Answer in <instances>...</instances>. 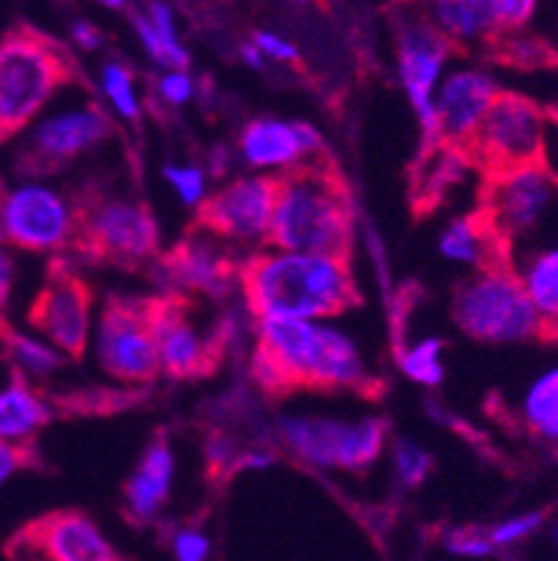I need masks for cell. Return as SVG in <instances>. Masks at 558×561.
<instances>
[{"label":"cell","mask_w":558,"mask_h":561,"mask_svg":"<svg viewBox=\"0 0 558 561\" xmlns=\"http://www.w3.org/2000/svg\"><path fill=\"white\" fill-rule=\"evenodd\" d=\"M240 290L258 319L332 321L357 302L346 257L271 247L240 265Z\"/></svg>","instance_id":"6da1fadb"},{"label":"cell","mask_w":558,"mask_h":561,"mask_svg":"<svg viewBox=\"0 0 558 561\" xmlns=\"http://www.w3.org/2000/svg\"><path fill=\"white\" fill-rule=\"evenodd\" d=\"M254 377L265 389L366 391L372 386L357 341L332 321L258 319Z\"/></svg>","instance_id":"7a4b0ae2"},{"label":"cell","mask_w":558,"mask_h":561,"mask_svg":"<svg viewBox=\"0 0 558 561\" xmlns=\"http://www.w3.org/2000/svg\"><path fill=\"white\" fill-rule=\"evenodd\" d=\"M355 232V216L338 173L307 165L276 180L274 218L269 247L283 252L346 257Z\"/></svg>","instance_id":"3957f363"},{"label":"cell","mask_w":558,"mask_h":561,"mask_svg":"<svg viewBox=\"0 0 558 561\" xmlns=\"http://www.w3.org/2000/svg\"><path fill=\"white\" fill-rule=\"evenodd\" d=\"M480 218L503 247L505 263L525 257L558 232V176L545 165L491 173Z\"/></svg>","instance_id":"277c9868"},{"label":"cell","mask_w":558,"mask_h":561,"mask_svg":"<svg viewBox=\"0 0 558 561\" xmlns=\"http://www.w3.org/2000/svg\"><path fill=\"white\" fill-rule=\"evenodd\" d=\"M70 81V62L54 39L31 28L0 37V137L23 135L54 106Z\"/></svg>","instance_id":"5b68a950"},{"label":"cell","mask_w":558,"mask_h":561,"mask_svg":"<svg viewBox=\"0 0 558 561\" xmlns=\"http://www.w3.org/2000/svg\"><path fill=\"white\" fill-rule=\"evenodd\" d=\"M453 321L460 333L483 344H522L542 333V321L509 263L475 272L453 297Z\"/></svg>","instance_id":"8992f818"},{"label":"cell","mask_w":558,"mask_h":561,"mask_svg":"<svg viewBox=\"0 0 558 561\" xmlns=\"http://www.w3.org/2000/svg\"><path fill=\"white\" fill-rule=\"evenodd\" d=\"M283 445L301 463L330 472H363L386 450L388 427L380 416L285 413L276 422Z\"/></svg>","instance_id":"52a82bcc"},{"label":"cell","mask_w":558,"mask_h":561,"mask_svg":"<svg viewBox=\"0 0 558 561\" xmlns=\"http://www.w3.org/2000/svg\"><path fill=\"white\" fill-rule=\"evenodd\" d=\"M79 227V207L50 182L25 176L0 193L3 243L14 252L59 254L76 241Z\"/></svg>","instance_id":"ba28073f"},{"label":"cell","mask_w":558,"mask_h":561,"mask_svg":"<svg viewBox=\"0 0 558 561\" xmlns=\"http://www.w3.org/2000/svg\"><path fill=\"white\" fill-rule=\"evenodd\" d=\"M547 131H550L547 112L536 101L500 90L480 129L475 131L469 151L491 173L534 165L545 162Z\"/></svg>","instance_id":"9c48e42d"},{"label":"cell","mask_w":558,"mask_h":561,"mask_svg":"<svg viewBox=\"0 0 558 561\" xmlns=\"http://www.w3.org/2000/svg\"><path fill=\"white\" fill-rule=\"evenodd\" d=\"M90 344L99 366L112 380L137 386L160 371L151 305L110 302L95 321Z\"/></svg>","instance_id":"30bf717a"},{"label":"cell","mask_w":558,"mask_h":561,"mask_svg":"<svg viewBox=\"0 0 558 561\" xmlns=\"http://www.w3.org/2000/svg\"><path fill=\"white\" fill-rule=\"evenodd\" d=\"M276 180L263 173H243L224 182L218 191L209 193L198 210L202 227L213 232L218 241L232 247L260 249L269 247L271 218H274Z\"/></svg>","instance_id":"8fae6325"},{"label":"cell","mask_w":558,"mask_h":561,"mask_svg":"<svg viewBox=\"0 0 558 561\" xmlns=\"http://www.w3.org/2000/svg\"><path fill=\"white\" fill-rule=\"evenodd\" d=\"M79 234L101 257L126 265L146 263L160 247V227L151 210L126 193H110L87 204Z\"/></svg>","instance_id":"7c38bea8"},{"label":"cell","mask_w":558,"mask_h":561,"mask_svg":"<svg viewBox=\"0 0 558 561\" xmlns=\"http://www.w3.org/2000/svg\"><path fill=\"white\" fill-rule=\"evenodd\" d=\"M23 135L25 157L37 168H56L99 149L112 135V121L104 106L81 99L50 106Z\"/></svg>","instance_id":"4fadbf2b"},{"label":"cell","mask_w":558,"mask_h":561,"mask_svg":"<svg viewBox=\"0 0 558 561\" xmlns=\"http://www.w3.org/2000/svg\"><path fill=\"white\" fill-rule=\"evenodd\" d=\"M449 56H453V45L428 20H413L399 28L397 76L428 142H439L433 99H436L444 73L449 70Z\"/></svg>","instance_id":"5bb4252c"},{"label":"cell","mask_w":558,"mask_h":561,"mask_svg":"<svg viewBox=\"0 0 558 561\" xmlns=\"http://www.w3.org/2000/svg\"><path fill=\"white\" fill-rule=\"evenodd\" d=\"M238 157L263 176H285L299 168L327 162V146L319 129L288 117H254L238 137Z\"/></svg>","instance_id":"9a60e30c"},{"label":"cell","mask_w":558,"mask_h":561,"mask_svg":"<svg viewBox=\"0 0 558 561\" xmlns=\"http://www.w3.org/2000/svg\"><path fill=\"white\" fill-rule=\"evenodd\" d=\"M31 330L65 358L84 355L95 330L90 288L73 274L56 272L31 305Z\"/></svg>","instance_id":"2e32d148"},{"label":"cell","mask_w":558,"mask_h":561,"mask_svg":"<svg viewBox=\"0 0 558 561\" xmlns=\"http://www.w3.org/2000/svg\"><path fill=\"white\" fill-rule=\"evenodd\" d=\"M500 95L498 79L483 65H453L433 99L439 142L467 151L486 112Z\"/></svg>","instance_id":"e0dca14e"},{"label":"cell","mask_w":558,"mask_h":561,"mask_svg":"<svg viewBox=\"0 0 558 561\" xmlns=\"http://www.w3.org/2000/svg\"><path fill=\"white\" fill-rule=\"evenodd\" d=\"M168 277L184 290H198L204 297H227L235 285H240V268H235L227 252V243L218 241L213 232L193 234L166 263Z\"/></svg>","instance_id":"ac0fdd59"},{"label":"cell","mask_w":558,"mask_h":561,"mask_svg":"<svg viewBox=\"0 0 558 561\" xmlns=\"http://www.w3.org/2000/svg\"><path fill=\"white\" fill-rule=\"evenodd\" d=\"M151 324L160 371L173 377H193L207 369L213 360V341L179 305H151Z\"/></svg>","instance_id":"d6986e66"},{"label":"cell","mask_w":558,"mask_h":561,"mask_svg":"<svg viewBox=\"0 0 558 561\" xmlns=\"http://www.w3.org/2000/svg\"><path fill=\"white\" fill-rule=\"evenodd\" d=\"M29 542L45 561H117L104 530L79 512H59L31 528Z\"/></svg>","instance_id":"ffe728a7"},{"label":"cell","mask_w":558,"mask_h":561,"mask_svg":"<svg viewBox=\"0 0 558 561\" xmlns=\"http://www.w3.org/2000/svg\"><path fill=\"white\" fill-rule=\"evenodd\" d=\"M173 481H176V453H173L171 442L157 438L143 453L140 463L123 489L129 517L137 523H151L160 517L166 503L171 500Z\"/></svg>","instance_id":"44dd1931"},{"label":"cell","mask_w":558,"mask_h":561,"mask_svg":"<svg viewBox=\"0 0 558 561\" xmlns=\"http://www.w3.org/2000/svg\"><path fill=\"white\" fill-rule=\"evenodd\" d=\"M54 411L43 391L20 377L0 380V442L9 447H25L45 431Z\"/></svg>","instance_id":"7402d4cb"},{"label":"cell","mask_w":558,"mask_h":561,"mask_svg":"<svg viewBox=\"0 0 558 561\" xmlns=\"http://www.w3.org/2000/svg\"><path fill=\"white\" fill-rule=\"evenodd\" d=\"M132 28L137 34V43L146 50L157 68L162 70H187L191 68V50L184 45L179 32L176 12L168 3H146L132 14Z\"/></svg>","instance_id":"603a6c76"},{"label":"cell","mask_w":558,"mask_h":561,"mask_svg":"<svg viewBox=\"0 0 558 561\" xmlns=\"http://www.w3.org/2000/svg\"><path fill=\"white\" fill-rule=\"evenodd\" d=\"M428 23L449 45H483L500 37L491 0H436L430 3Z\"/></svg>","instance_id":"cb8c5ba5"},{"label":"cell","mask_w":558,"mask_h":561,"mask_svg":"<svg viewBox=\"0 0 558 561\" xmlns=\"http://www.w3.org/2000/svg\"><path fill=\"white\" fill-rule=\"evenodd\" d=\"M439 254L447 263L464 265L472 272H483L491 265L505 263L503 247L480 216H464L449 221L439 234Z\"/></svg>","instance_id":"d4e9b609"},{"label":"cell","mask_w":558,"mask_h":561,"mask_svg":"<svg viewBox=\"0 0 558 561\" xmlns=\"http://www.w3.org/2000/svg\"><path fill=\"white\" fill-rule=\"evenodd\" d=\"M511 268L539 316L542 333L558 339V243L534 249L525 257L514 260Z\"/></svg>","instance_id":"484cf974"},{"label":"cell","mask_w":558,"mask_h":561,"mask_svg":"<svg viewBox=\"0 0 558 561\" xmlns=\"http://www.w3.org/2000/svg\"><path fill=\"white\" fill-rule=\"evenodd\" d=\"M0 341H3V358H7L9 369L31 386L50 380L68 360L34 330H7V333H0Z\"/></svg>","instance_id":"4316f807"},{"label":"cell","mask_w":558,"mask_h":561,"mask_svg":"<svg viewBox=\"0 0 558 561\" xmlns=\"http://www.w3.org/2000/svg\"><path fill=\"white\" fill-rule=\"evenodd\" d=\"M520 420L531 436L558 447V364L539 371L522 391Z\"/></svg>","instance_id":"83f0119b"},{"label":"cell","mask_w":558,"mask_h":561,"mask_svg":"<svg viewBox=\"0 0 558 561\" xmlns=\"http://www.w3.org/2000/svg\"><path fill=\"white\" fill-rule=\"evenodd\" d=\"M99 93L104 104L123 121L135 124L143 115L140 81H137L135 70L121 59H110L99 68Z\"/></svg>","instance_id":"f1b7e54d"},{"label":"cell","mask_w":558,"mask_h":561,"mask_svg":"<svg viewBox=\"0 0 558 561\" xmlns=\"http://www.w3.org/2000/svg\"><path fill=\"white\" fill-rule=\"evenodd\" d=\"M399 371L422 389H436L444 380V341L422 335L399 352Z\"/></svg>","instance_id":"f546056e"},{"label":"cell","mask_w":558,"mask_h":561,"mask_svg":"<svg viewBox=\"0 0 558 561\" xmlns=\"http://www.w3.org/2000/svg\"><path fill=\"white\" fill-rule=\"evenodd\" d=\"M162 180L171 185L176 202L187 210H202L204 202L209 198L207 171L196 162H168L162 168Z\"/></svg>","instance_id":"4dcf8cb0"},{"label":"cell","mask_w":558,"mask_h":561,"mask_svg":"<svg viewBox=\"0 0 558 561\" xmlns=\"http://www.w3.org/2000/svg\"><path fill=\"white\" fill-rule=\"evenodd\" d=\"M547 517L545 512H522L511 514V517L500 519V523L489 525L486 530V539L494 550H511L525 545L528 539H534L542 528H545Z\"/></svg>","instance_id":"1f68e13d"},{"label":"cell","mask_w":558,"mask_h":561,"mask_svg":"<svg viewBox=\"0 0 558 561\" xmlns=\"http://www.w3.org/2000/svg\"><path fill=\"white\" fill-rule=\"evenodd\" d=\"M394 458V476L402 486L417 489L428 481L430 469H433V458L424 447H419L417 442H408V438H399L391 450Z\"/></svg>","instance_id":"d6a6232c"},{"label":"cell","mask_w":558,"mask_h":561,"mask_svg":"<svg viewBox=\"0 0 558 561\" xmlns=\"http://www.w3.org/2000/svg\"><path fill=\"white\" fill-rule=\"evenodd\" d=\"M494 43L500 45V50L505 54V59H509L511 65H520V68H539V65H553L550 59L556 56L545 43H542L539 37H534V34H522V32L503 34V37H498Z\"/></svg>","instance_id":"836d02e7"},{"label":"cell","mask_w":558,"mask_h":561,"mask_svg":"<svg viewBox=\"0 0 558 561\" xmlns=\"http://www.w3.org/2000/svg\"><path fill=\"white\" fill-rule=\"evenodd\" d=\"M444 550L455 559H489L494 553V548L489 545L486 539V530L483 528H458V530H449L447 537H444Z\"/></svg>","instance_id":"e575fe53"},{"label":"cell","mask_w":558,"mask_h":561,"mask_svg":"<svg viewBox=\"0 0 558 561\" xmlns=\"http://www.w3.org/2000/svg\"><path fill=\"white\" fill-rule=\"evenodd\" d=\"M196 79L191 70H162L157 79V99L166 106H184L196 99Z\"/></svg>","instance_id":"d590c367"},{"label":"cell","mask_w":558,"mask_h":561,"mask_svg":"<svg viewBox=\"0 0 558 561\" xmlns=\"http://www.w3.org/2000/svg\"><path fill=\"white\" fill-rule=\"evenodd\" d=\"M534 0H491V14H494V23H498L500 37L503 34L525 32V25L534 20L536 14Z\"/></svg>","instance_id":"8d00e7d4"},{"label":"cell","mask_w":558,"mask_h":561,"mask_svg":"<svg viewBox=\"0 0 558 561\" xmlns=\"http://www.w3.org/2000/svg\"><path fill=\"white\" fill-rule=\"evenodd\" d=\"M252 45L260 50L265 62L276 65H296L299 62V48L294 45V39H288L285 34L271 32V28H258L252 32Z\"/></svg>","instance_id":"74e56055"},{"label":"cell","mask_w":558,"mask_h":561,"mask_svg":"<svg viewBox=\"0 0 558 561\" xmlns=\"http://www.w3.org/2000/svg\"><path fill=\"white\" fill-rule=\"evenodd\" d=\"M213 553V542L196 525H184L171 537L173 561H207Z\"/></svg>","instance_id":"f35d334b"},{"label":"cell","mask_w":558,"mask_h":561,"mask_svg":"<svg viewBox=\"0 0 558 561\" xmlns=\"http://www.w3.org/2000/svg\"><path fill=\"white\" fill-rule=\"evenodd\" d=\"M18 252L0 243V324L7 321L9 310H12L14 302V290H18Z\"/></svg>","instance_id":"ab89813d"},{"label":"cell","mask_w":558,"mask_h":561,"mask_svg":"<svg viewBox=\"0 0 558 561\" xmlns=\"http://www.w3.org/2000/svg\"><path fill=\"white\" fill-rule=\"evenodd\" d=\"M70 39L79 50H99L104 45V34H101L99 25L84 18H76L70 23Z\"/></svg>","instance_id":"60d3db41"},{"label":"cell","mask_w":558,"mask_h":561,"mask_svg":"<svg viewBox=\"0 0 558 561\" xmlns=\"http://www.w3.org/2000/svg\"><path fill=\"white\" fill-rule=\"evenodd\" d=\"M25 463V453L18 447H9L0 442V492L12 483V478L18 476Z\"/></svg>","instance_id":"b9f144b4"},{"label":"cell","mask_w":558,"mask_h":561,"mask_svg":"<svg viewBox=\"0 0 558 561\" xmlns=\"http://www.w3.org/2000/svg\"><path fill=\"white\" fill-rule=\"evenodd\" d=\"M207 456L213 463H235V447L227 438H209Z\"/></svg>","instance_id":"7bdbcfd3"},{"label":"cell","mask_w":558,"mask_h":561,"mask_svg":"<svg viewBox=\"0 0 558 561\" xmlns=\"http://www.w3.org/2000/svg\"><path fill=\"white\" fill-rule=\"evenodd\" d=\"M238 56H240V62H243L246 68H252V70L265 68V59L260 56V50L254 48L252 39H246V43L238 45Z\"/></svg>","instance_id":"ee69618b"},{"label":"cell","mask_w":558,"mask_h":561,"mask_svg":"<svg viewBox=\"0 0 558 561\" xmlns=\"http://www.w3.org/2000/svg\"><path fill=\"white\" fill-rule=\"evenodd\" d=\"M271 461H274V458H271V453H249V456L238 458L235 463H243V467H249V469H265V467H271Z\"/></svg>","instance_id":"f6af8a7d"},{"label":"cell","mask_w":558,"mask_h":561,"mask_svg":"<svg viewBox=\"0 0 558 561\" xmlns=\"http://www.w3.org/2000/svg\"><path fill=\"white\" fill-rule=\"evenodd\" d=\"M547 124H550V129L558 135V106H556V110L547 112Z\"/></svg>","instance_id":"bcb514c9"},{"label":"cell","mask_w":558,"mask_h":561,"mask_svg":"<svg viewBox=\"0 0 558 561\" xmlns=\"http://www.w3.org/2000/svg\"><path fill=\"white\" fill-rule=\"evenodd\" d=\"M550 539H553V545H556V550H558V519L550 525Z\"/></svg>","instance_id":"7dc6e473"},{"label":"cell","mask_w":558,"mask_h":561,"mask_svg":"<svg viewBox=\"0 0 558 561\" xmlns=\"http://www.w3.org/2000/svg\"><path fill=\"white\" fill-rule=\"evenodd\" d=\"M3 366H7V358H3V341H0V375H3Z\"/></svg>","instance_id":"c3c4849f"},{"label":"cell","mask_w":558,"mask_h":561,"mask_svg":"<svg viewBox=\"0 0 558 561\" xmlns=\"http://www.w3.org/2000/svg\"><path fill=\"white\" fill-rule=\"evenodd\" d=\"M556 54H558V32H556Z\"/></svg>","instance_id":"681fc988"},{"label":"cell","mask_w":558,"mask_h":561,"mask_svg":"<svg viewBox=\"0 0 558 561\" xmlns=\"http://www.w3.org/2000/svg\"><path fill=\"white\" fill-rule=\"evenodd\" d=\"M556 450H558V447H556Z\"/></svg>","instance_id":"f907efd6"}]
</instances>
